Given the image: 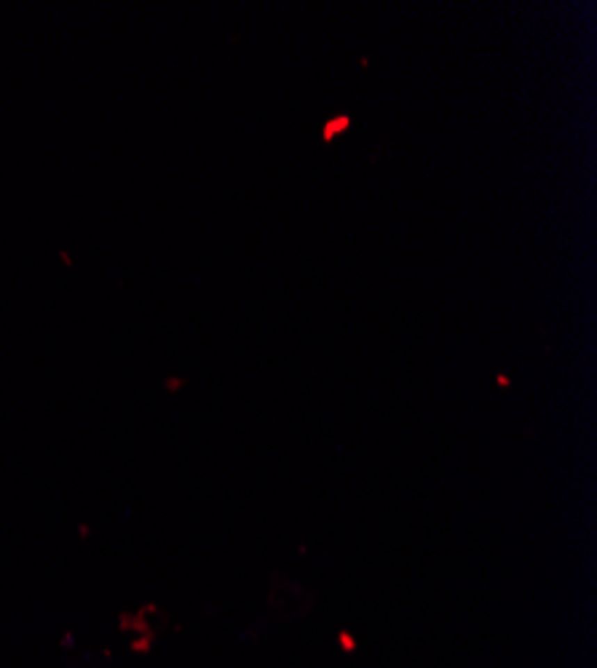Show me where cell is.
<instances>
[{
  "mask_svg": "<svg viewBox=\"0 0 597 668\" xmlns=\"http://www.w3.org/2000/svg\"><path fill=\"white\" fill-rule=\"evenodd\" d=\"M340 642H343V647H349V652L353 650V642H351V636H346V634H343V636H340Z\"/></svg>",
  "mask_w": 597,
  "mask_h": 668,
  "instance_id": "6da1fadb",
  "label": "cell"
}]
</instances>
